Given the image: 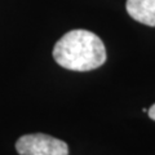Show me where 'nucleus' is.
<instances>
[{
    "label": "nucleus",
    "mask_w": 155,
    "mask_h": 155,
    "mask_svg": "<svg viewBox=\"0 0 155 155\" xmlns=\"http://www.w3.org/2000/svg\"><path fill=\"white\" fill-rule=\"evenodd\" d=\"M53 58L64 69L91 71L106 62V49L96 34L87 30H72L56 43Z\"/></svg>",
    "instance_id": "f257e3e1"
},
{
    "label": "nucleus",
    "mask_w": 155,
    "mask_h": 155,
    "mask_svg": "<svg viewBox=\"0 0 155 155\" xmlns=\"http://www.w3.org/2000/svg\"><path fill=\"white\" fill-rule=\"evenodd\" d=\"M16 149L19 155H69L66 142L43 133L19 137L16 142Z\"/></svg>",
    "instance_id": "f03ea898"
},
{
    "label": "nucleus",
    "mask_w": 155,
    "mask_h": 155,
    "mask_svg": "<svg viewBox=\"0 0 155 155\" xmlns=\"http://www.w3.org/2000/svg\"><path fill=\"white\" fill-rule=\"evenodd\" d=\"M125 9L134 21L155 27V0H127Z\"/></svg>",
    "instance_id": "7ed1b4c3"
},
{
    "label": "nucleus",
    "mask_w": 155,
    "mask_h": 155,
    "mask_svg": "<svg viewBox=\"0 0 155 155\" xmlns=\"http://www.w3.org/2000/svg\"><path fill=\"white\" fill-rule=\"evenodd\" d=\"M147 114H149V116H150V119H153V120H155V104L150 107L149 110H147Z\"/></svg>",
    "instance_id": "20e7f679"
}]
</instances>
